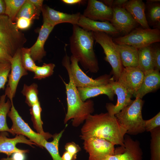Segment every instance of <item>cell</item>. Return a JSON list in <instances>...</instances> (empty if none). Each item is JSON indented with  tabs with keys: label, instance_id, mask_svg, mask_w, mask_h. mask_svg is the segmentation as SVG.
<instances>
[{
	"label": "cell",
	"instance_id": "6da1fadb",
	"mask_svg": "<svg viewBox=\"0 0 160 160\" xmlns=\"http://www.w3.org/2000/svg\"><path fill=\"white\" fill-rule=\"evenodd\" d=\"M126 133L115 116L102 113L88 116L81 129L80 137L83 140L91 137L103 139L114 145L124 146Z\"/></svg>",
	"mask_w": 160,
	"mask_h": 160
},
{
	"label": "cell",
	"instance_id": "7a4b0ae2",
	"mask_svg": "<svg viewBox=\"0 0 160 160\" xmlns=\"http://www.w3.org/2000/svg\"><path fill=\"white\" fill-rule=\"evenodd\" d=\"M62 64L67 70L69 78L68 83L63 80L65 87L67 105V112L64 122L65 124L72 119V126L77 127L94 112V103L89 99L83 101L81 99L71 75L70 57L67 54L63 58Z\"/></svg>",
	"mask_w": 160,
	"mask_h": 160
},
{
	"label": "cell",
	"instance_id": "3957f363",
	"mask_svg": "<svg viewBox=\"0 0 160 160\" xmlns=\"http://www.w3.org/2000/svg\"><path fill=\"white\" fill-rule=\"evenodd\" d=\"M73 25L72 33L69 39L72 56L84 69L92 73H97L99 68L94 49L93 32L84 30L77 25Z\"/></svg>",
	"mask_w": 160,
	"mask_h": 160
},
{
	"label": "cell",
	"instance_id": "277c9868",
	"mask_svg": "<svg viewBox=\"0 0 160 160\" xmlns=\"http://www.w3.org/2000/svg\"><path fill=\"white\" fill-rule=\"evenodd\" d=\"M143 103L141 99L135 98L130 104L115 115L127 134L136 135L145 131L142 113Z\"/></svg>",
	"mask_w": 160,
	"mask_h": 160
},
{
	"label": "cell",
	"instance_id": "5b68a950",
	"mask_svg": "<svg viewBox=\"0 0 160 160\" xmlns=\"http://www.w3.org/2000/svg\"><path fill=\"white\" fill-rule=\"evenodd\" d=\"M16 23L5 15H0V44L12 57L26 41Z\"/></svg>",
	"mask_w": 160,
	"mask_h": 160
},
{
	"label": "cell",
	"instance_id": "8992f818",
	"mask_svg": "<svg viewBox=\"0 0 160 160\" xmlns=\"http://www.w3.org/2000/svg\"><path fill=\"white\" fill-rule=\"evenodd\" d=\"M117 44L127 45L137 49L160 41V31L158 28H137L129 33L113 39Z\"/></svg>",
	"mask_w": 160,
	"mask_h": 160
},
{
	"label": "cell",
	"instance_id": "52a82bcc",
	"mask_svg": "<svg viewBox=\"0 0 160 160\" xmlns=\"http://www.w3.org/2000/svg\"><path fill=\"white\" fill-rule=\"evenodd\" d=\"M93 33L95 40L103 50L105 55V60L112 68L113 79L117 81L124 68L117 44L113 41L110 35L105 33L97 32H93Z\"/></svg>",
	"mask_w": 160,
	"mask_h": 160
},
{
	"label": "cell",
	"instance_id": "ba28073f",
	"mask_svg": "<svg viewBox=\"0 0 160 160\" xmlns=\"http://www.w3.org/2000/svg\"><path fill=\"white\" fill-rule=\"evenodd\" d=\"M11 120L12 125L10 129L13 135H22L28 137L37 145L42 147L45 140L47 139L44 136L32 130L28 124L22 119L15 109L13 103L7 114Z\"/></svg>",
	"mask_w": 160,
	"mask_h": 160
},
{
	"label": "cell",
	"instance_id": "9c48e42d",
	"mask_svg": "<svg viewBox=\"0 0 160 160\" xmlns=\"http://www.w3.org/2000/svg\"><path fill=\"white\" fill-rule=\"evenodd\" d=\"M77 60L72 56L70 57V69L74 83L77 88L99 86L109 83L111 77L107 74L93 79L86 75L79 67Z\"/></svg>",
	"mask_w": 160,
	"mask_h": 160
},
{
	"label": "cell",
	"instance_id": "30bf717a",
	"mask_svg": "<svg viewBox=\"0 0 160 160\" xmlns=\"http://www.w3.org/2000/svg\"><path fill=\"white\" fill-rule=\"evenodd\" d=\"M84 140V149L89 155L88 160H105L108 156L114 154L115 145L106 140L91 137Z\"/></svg>",
	"mask_w": 160,
	"mask_h": 160
},
{
	"label": "cell",
	"instance_id": "8fae6325",
	"mask_svg": "<svg viewBox=\"0 0 160 160\" xmlns=\"http://www.w3.org/2000/svg\"><path fill=\"white\" fill-rule=\"evenodd\" d=\"M21 49H18L10 61V73L8 77V82L5 89V95L12 103L17 88L21 78L28 74L27 71L22 64L20 54Z\"/></svg>",
	"mask_w": 160,
	"mask_h": 160
},
{
	"label": "cell",
	"instance_id": "7c38bea8",
	"mask_svg": "<svg viewBox=\"0 0 160 160\" xmlns=\"http://www.w3.org/2000/svg\"><path fill=\"white\" fill-rule=\"evenodd\" d=\"M124 146L115 148L112 155L108 156L105 160H143V153L140 142L134 140L125 135Z\"/></svg>",
	"mask_w": 160,
	"mask_h": 160
},
{
	"label": "cell",
	"instance_id": "4fadbf2b",
	"mask_svg": "<svg viewBox=\"0 0 160 160\" xmlns=\"http://www.w3.org/2000/svg\"><path fill=\"white\" fill-rule=\"evenodd\" d=\"M144 76L138 67H125L117 81L133 96L141 85Z\"/></svg>",
	"mask_w": 160,
	"mask_h": 160
},
{
	"label": "cell",
	"instance_id": "5bb4252c",
	"mask_svg": "<svg viewBox=\"0 0 160 160\" xmlns=\"http://www.w3.org/2000/svg\"><path fill=\"white\" fill-rule=\"evenodd\" d=\"M113 15L110 23L119 32L126 35L135 29L138 24L124 8H112Z\"/></svg>",
	"mask_w": 160,
	"mask_h": 160
},
{
	"label": "cell",
	"instance_id": "9a60e30c",
	"mask_svg": "<svg viewBox=\"0 0 160 160\" xmlns=\"http://www.w3.org/2000/svg\"><path fill=\"white\" fill-rule=\"evenodd\" d=\"M114 93L117 96V102L115 105L112 103H107L106 108L108 113L114 116L123 108L130 104L133 100L131 99L132 95L127 90L111 78L109 82Z\"/></svg>",
	"mask_w": 160,
	"mask_h": 160
},
{
	"label": "cell",
	"instance_id": "2e32d148",
	"mask_svg": "<svg viewBox=\"0 0 160 160\" xmlns=\"http://www.w3.org/2000/svg\"><path fill=\"white\" fill-rule=\"evenodd\" d=\"M113 15V8L106 5L101 1L89 0L82 15L93 20L110 22Z\"/></svg>",
	"mask_w": 160,
	"mask_h": 160
},
{
	"label": "cell",
	"instance_id": "e0dca14e",
	"mask_svg": "<svg viewBox=\"0 0 160 160\" xmlns=\"http://www.w3.org/2000/svg\"><path fill=\"white\" fill-rule=\"evenodd\" d=\"M44 22L55 27L62 23H69L77 25L81 14L80 12L69 14L55 10L49 6H43L41 11Z\"/></svg>",
	"mask_w": 160,
	"mask_h": 160
},
{
	"label": "cell",
	"instance_id": "ac0fdd59",
	"mask_svg": "<svg viewBox=\"0 0 160 160\" xmlns=\"http://www.w3.org/2000/svg\"><path fill=\"white\" fill-rule=\"evenodd\" d=\"M8 133L6 132H1L0 133V153L6 154L9 157L14 153L20 152L25 153L28 152L27 150H21L16 147L19 143H24L33 147L32 145L36 144L30 140L27 139L23 135H16L12 138H7Z\"/></svg>",
	"mask_w": 160,
	"mask_h": 160
},
{
	"label": "cell",
	"instance_id": "d6986e66",
	"mask_svg": "<svg viewBox=\"0 0 160 160\" xmlns=\"http://www.w3.org/2000/svg\"><path fill=\"white\" fill-rule=\"evenodd\" d=\"M54 27L45 22H43L36 42L29 48L31 57L34 62H42V59L46 56V52L44 49V44Z\"/></svg>",
	"mask_w": 160,
	"mask_h": 160
},
{
	"label": "cell",
	"instance_id": "ffe728a7",
	"mask_svg": "<svg viewBox=\"0 0 160 160\" xmlns=\"http://www.w3.org/2000/svg\"><path fill=\"white\" fill-rule=\"evenodd\" d=\"M77 25L87 31L103 32L110 36H116L120 33L109 22L93 20L81 15Z\"/></svg>",
	"mask_w": 160,
	"mask_h": 160
},
{
	"label": "cell",
	"instance_id": "44dd1931",
	"mask_svg": "<svg viewBox=\"0 0 160 160\" xmlns=\"http://www.w3.org/2000/svg\"><path fill=\"white\" fill-rule=\"evenodd\" d=\"M144 77L140 87L133 95L135 98L142 99L148 93L158 89L160 86V73L153 70L144 73Z\"/></svg>",
	"mask_w": 160,
	"mask_h": 160
},
{
	"label": "cell",
	"instance_id": "7402d4cb",
	"mask_svg": "<svg viewBox=\"0 0 160 160\" xmlns=\"http://www.w3.org/2000/svg\"><path fill=\"white\" fill-rule=\"evenodd\" d=\"M145 5L141 0L128 1L124 7L135 21L145 29L150 28L146 18Z\"/></svg>",
	"mask_w": 160,
	"mask_h": 160
},
{
	"label": "cell",
	"instance_id": "603a6c76",
	"mask_svg": "<svg viewBox=\"0 0 160 160\" xmlns=\"http://www.w3.org/2000/svg\"><path fill=\"white\" fill-rule=\"evenodd\" d=\"M79 95L83 101L100 95H106L113 100L114 95L113 91L109 83L104 85L94 87L77 88Z\"/></svg>",
	"mask_w": 160,
	"mask_h": 160
},
{
	"label": "cell",
	"instance_id": "cb8c5ba5",
	"mask_svg": "<svg viewBox=\"0 0 160 160\" xmlns=\"http://www.w3.org/2000/svg\"><path fill=\"white\" fill-rule=\"evenodd\" d=\"M122 65L125 67L138 66V49L131 46L117 44Z\"/></svg>",
	"mask_w": 160,
	"mask_h": 160
},
{
	"label": "cell",
	"instance_id": "d4e9b609",
	"mask_svg": "<svg viewBox=\"0 0 160 160\" xmlns=\"http://www.w3.org/2000/svg\"><path fill=\"white\" fill-rule=\"evenodd\" d=\"M138 51V67L144 73L154 70L151 44L139 49Z\"/></svg>",
	"mask_w": 160,
	"mask_h": 160
},
{
	"label": "cell",
	"instance_id": "484cf974",
	"mask_svg": "<svg viewBox=\"0 0 160 160\" xmlns=\"http://www.w3.org/2000/svg\"><path fill=\"white\" fill-rule=\"evenodd\" d=\"M30 110L33 126L37 133L44 136L47 140L52 137L53 135H52L44 131L42 127L43 122L41 118L42 109L39 101L32 106Z\"/></svg>",
	"mask_w": 160,
	"mask_h": 160
},
{
	"label": "cell",
	"instance_id": "4316f807",
	"mask_svg": "<svg viewBox=\"0 0 160 160\" xmlns=\"http://www.w3.org/2000/svg\"><path fill=\"white\" fill-rule=\"evenodd\" d=\"M6 97L4 94L0 97V132H7L11 133L7 123L6 117L13 103L9 99L6 101Z\"/></svg>",
	"mask_w": 160,
	"mask_h": 160
},
{
	"label": "cell",
	"instance_id": "83f0119b",
	"mask_svg": "<svg viewBox=\"0 0 160 160\" xmlns=\"http://www.w3.org/2000/svg\"><path fill=\"white\" fill-rule=\"evenodd\" d=\"M64 131V129L63 130L59 133L53 135V140L51 142H48L45 140L43 142L42 147L44 148L48 151L53 160H62L59 151V143Z\"/></svg>",
	"mask_w": 160,
	"mask_h": 160
},
{
	"label": "cell",
	"instance_id": "f1b7e54d",
	"mask_svg": "<svg viewBox=\"0 0 160 160\" xmlns=\"http://www.w3.org/2000/svg\"><path fill=\"white\" fill-rule=\"evenodd\" d=\"M150 160H160V127L150 132Z\"/></svg>",
	"mask_w": 160,
	"mask_h": 160
},
{
	"label": "cell",
	"instance_id": "f546056e",
	"mask_svg": "<svg viewBox=\"0 0 160 160\" xmlns=\"http://www.w3.org/2000/svg\"><path fill=\"white\" fill-rule=\"evenodd\" d=\"M21 93L25 97V102L30 107L39 101L38 96V85L35 83L29 86L25 84Z\"/></svg>",
	"mask_w": 160,
	"mask_h": 160
},
{
	"label": "cell",
	"instance_id": "4dcf8cb0",
	"mask_svg": "<svg viewBox=\"0 0 160 160\" xmlns=\"http://www.w3.org/2000/svg\"><path fill=\"white\" fill-rule=\"evenodd\" d=\"M26 0H4L6 8L4 15L12 21Z\"/></svg>",
	"mask_w": 160,
	"mask_h": 160
},
{
	"label": "cell",
	"instance_id": "1f68e13d",
	"mask_svg": "<svg viewBox=\"0 0 160 160\" xmlns=\"http://www.w3.org/2000/svg\"><path fill=\"white\" fill-rule=\"evenodd\" d=\"M39 16L33 4L29 0H26L18 12L15 20L20 17H24L33 20L38 18Z\"/></svg>",
	"mask_w": 160,
	"mask_h": 160
},
{
	"label": "cell",
	"instance_id": "d6a6232c",
	"mask_svg": "<svg viewBox=\"0 0 160 160\" xmlns=\"http://www.w3.org/2000/svg\"><path fill=\"white\" fill-rule=\"evenodd\" d=\"M159 2L147 3L148 15L151 23L159 28L160 23V4Z\"/></svg>",
	"mask_w": 160,
	"mask_h": 160
},
{
	"label": "cell",
	"instance_id": "836d02e7",
	"mask_svg": "<svg viewBox=\"0 0 160 160\" xmlns=\"http://www.w3.org/2000/svg\"><path fill=\"white\" fill-rule=\"evenodd\" d=\"M55 65L53 63H44L42 66H37L34 71L33 78L41 80L52 76L54 72Z\"/></svg>",
	"mask_w": 160,
	"mask_h": 160
},
{
	"label": "cell",
	"instance_id": "e575fe53",
	"mask_svg": "<svg viewBox=\"0 0 160 160\" xmlns=\"http://www.w3.org/2000/svg\"><path fill=\"white\" fill-rule=\"evenodd\" d=\"M20 54L21 61L24 68L27 71L33 72L37 65L31 57L29 48H22Z\"/></svg>",
	"mask_w": 160,
	"mask_h": 160
},
{
	"label": "cell",
	"instance_id": "d590c367",
	"mask_svg": "<svg viewBox=\"0 0 160 160\" xmlns=\"http://www.w3.org/2000/svg\"><path fill=\"white\" fill-rule=\"evenodd\" d=\"M10 63L0 64V89H4L5 85L8 81L9 73L11 70Z\"/></svg>",
	"mask_w": 160,
	"mask_h": 160
},
{
	"label": "cell",
	"instance_id": "8d00e7d4",
	"mask_svg": "<svg viewBox=\"0 0 160 160\" xmlns=\"http://www.w3.org/2000/svg\"><path fill=\"white\" fill-rule=\"evenodd\" d=\"M145 131L150 132L155 128L160 127V112H159L151 119L145 120Z\"/></svg>",
	"mask_w": 160,
	"mask_h": 160
},
{
	"label": "cell",
	"instance_id": "74e56055",
	"mask_svg": "<svg viewBox=\"0 0 160 160\" xmlns=\"http://www.w3.org/2000/svg\"><path fill=\"white\" fill-rule=\"evenodd\" d=\"M154 70H160V48L159 46H152Z\"/></svg>",
	"mask_w": 160,
	"mask_h": 160
},
{
	"label": "cell",
	"instance_id": "f35d334b",
	"mask_svg": "<svg viewBox=\"0 0 160 160\" xmlns=\"http://www.w3.org/2000/svg\"><path fill=\"white\" fill-rule=\"evenodd\" d=\"M17 28L22 30L26 29L30 26L32 19L24 17H20L16 20Z\"/></svg>",
	"mask_w": 160,
	"mask_h": 160
},
{
	"label": "cell",
	"instance_id": "ab89813d",
	"mask_svg": "<svg viewBox=\"0 0 160 160\" xmlns=\"http://www.w3.org/2000/svg\"><path fill=\"white\" fill-rule=\"evenodd\" d=\"M65 151L75 155H77L78 152L81 150L79 145L73 142L68 143L65 146Z\"/></svg>",
	"mask_w": 160,
	"mask_h": 160
},
{
	"label": "cell",
	"instance_id": "60d3db41",
	"mask_svg": "<svg viewBox=\"0 0 160 160\" xmlns=\"http://www.w3.org/2000/svg\"><path fill=\"white\" fill-rule=\"evenodd\" d=\"M12 57L6 49L0 44V64L10 63Z\"/></svg>",
	"mask_w": 160,
	"mask_h": 160
},
{
	"label": "cell",
	"instance_id": "b9f144b4",
	"mask_svg": "<svg viewBox=\"0 0 160 160\" xmlns=\"http://www.w3.org/2000/svg\"><path fill=\"white\" fill-rule=\"evenodd\" d=\"M35 6L38 15L39 16L43 7V0H29Z\"/></svg>",
	"mask_w": 160,
	"mask_h": 160
},
{
	"label": "cell",
	"instance_id": "7bdbcfd3",
	"mask_svg": "<svg viewBox=\"0 0 160 160\" xmlns=\"http://www.w3.org/2000/svg\"><path fill=\"white\" fill-rule=\"evenodd\" d=\"M77 155H73L65 151L61 157L62 160H76Z\"/></svg>",
	"mask_w": 160,
	"mask_h": 160
},
{
	"label": "cell",
	"instance_id": "ee69618b",
	"mask_svg": "<svg viewBox=\"0 0 160 160\" xmlns=\"http://www.w3.org/2000/svg\"><path fill=\"white\" fill-rule=\"evenodd\" d=\"M128 1L127 0H113L112 8L116 7L124 8V6Z\"/></svg>",
	"mask_w": 160,
	"mask_h": 160
},
{
	"label": "cell",
	"instance_id": "f6af8a7d",
	"mask_svg": "<svg viewBox=\"0 0 160 160\" xmlns=\"http://www.w3.org/2000/svg\"><path fill=\"white\" fill-rule=\"evenodd\" d=\"M61 1L63 3L69 5L82 4L85 2V1L82 0H62Z\"/></svg>",
	"mask_w": 160,
	"mask_h": 160
},
{
	"label": "cell",
	"instance_id": "bcb514c9",
	"mask_svg": "<svg viewBox=\"0 0 160 160\" xmlns=\"http://www.w3.org/2000/svg\"><path fill=\"white\" fill-rule=\"evenodd\" d=\"M24 153L20 152H16L12 154V157L13 160H24L25 159Z\"/></svg>",
	"mask_w": 160,
	"mask_h": 160
},
{
	"label": "cell",
	"instance_id": "7dc6e473",
	"mask_svg": "<svg viewBox=\"0 0 160 160\" xmlns=\"http://www.w3.org/2000/svg\"><path fill=\"white\" fill-rule=\"evenodd\" d=\"M6 5L4 0H0V15H4Z\"/></svg>",
	"mask_w": 160,
	"mask_h": 160
},
{
	"label": "cell",
	"instance_id": "c3c4849f",
	"mask_svg": "<svg viewBox=\"0 0 160 160\" xmlns=\"http://www.w3.org/2000/svg\"><path fill=\"white\" fill-rule=\"evenodd\" d=\"M113 1V0H104L101 1L107 6L112 8Z\"/></svg>",
	"mask_w": 160,
	"mask_h": 160
},
{
	"label": "cell",
	"instance_id": "681fc988",
	"mask_svg": "<svg viewBox=\"0 0 160 160\" xmlns=\"http://www.w3.org/2000/svg\"><path fill=\"white\" fill-rule=\"evenodd\" d=\"M160 0H147V3H153L156 2H160Z\"/></svg>",
	"mask_w": 160,
	"mask_h": 160
},
{
	"label": "cell",
	"instance_id": "f907efd6",
	"mask_svg": "<svg viewBox=\"0 0 160 160\" xmlns=\"http://www.w3.org/2000/svg\"><path fill=\"white\" fill-rule=\"evenodd\" d=\"M0 160H13L12 157H7L6 158H3Z\"/></svg>",
	"mask_w": 160,
	"mask_h": 160
}]
</instances>
